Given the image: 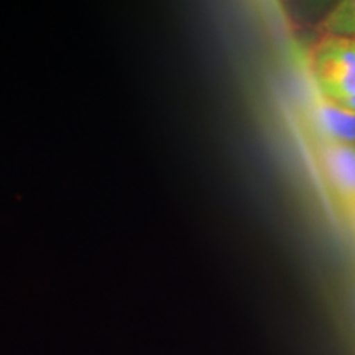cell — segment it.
<instances>
[{
  "instance_id": "cell-4",
  "label": "cell",
  "mask_w": 355,
  "mask_h": 355,
  "mask_svg": "<svg viewBox=\"0 0 355 355\" xmlns=\"http://www.w3.org/2000/svg\"><path fill=\"white\" fill-rule=\"evenodd\" d=\"M322 30L329 37L355 40V0L339 2L322 21Z\"/></svg>"
},
{
  "instance_id": "cell-7",
  "label": "cell",
  "mask_w": 355,
  "mask_h": 355,
  "mask_svg": "<svg viewBox=\"0 0 355 355\" xmlns=\"http://www.w3.org/2000/svg\"><path fill=\"white\" fill-rule=\"evenodd\" d=\"M354 217H355V216H354Z\"/></svg>"
},
{
  "instance_id": "cell-6",
  "label": "cell",
  "mask_w": 355,
  "mask_h": 355,
  "mask_svg": "<svg viewBox=\"0 0 355 355\" xmlns=\"http://www.w3.org/2000/svg\"><path fill=\"white\" fill-rule=\"evenodd\" d=\"M354 150H355V145H354Z\"/></svg>"
},
{
  "instance_id": "cell-3",
  "label": "cell",
  "mask_w": 355,
  "mask_h": 355,
  "mask_svg": "<svg viewBox=\"0 0 355 355\" xmlns=\"http://www.w3.org/2000/svg\"><path fill=\"white\" fill-rule=\"evenodd\" d=\"M313 125L322 141L355 145V112L321 97L314 102Z\"/></svg>"
},
{
  "instance_id": "cell-1",
  "label": "cell",
  "mask_w": 355,
  "mask_h": 355,
  "mask_svg": "<svg viewBox=\"0 0 355 355\" xmlns=\"http://www.w3.org/2000/svg\"><path fill=\"white\" fill-rule=\"evenodd\" d=\"M313 76L324 99L355 97V40L326 35L313 50Z\"/></svg>"
},
{
  "instance_id": "cell-5",
  "label": "cell",
  "mask_w": 355,
  "mask_h": 355,
  "mask_svg": "<svg viewBox=\"0 0 355 355\" xmlns=\"http://www.w3.org/2000/svg\"><path fill=\"white\" fill-rule=\"evenodd\" d=\"M336 104H337V102H336ZM339 105H343V107L355 112V97H352V99H349V101H345V102H340Z\"/></svg>"
},
{
  "instance_id": "cell-2",
  "label": "cell",
  "mask_w": 355,
  "mask_h": 355,
  "mask_svg": "<svg viewBox=\"0 0 355 355\" xmlns=\"http://www.w3.org/2000/svg\"><path fill=\"white\" fill-rule=\"evenodd\" d=\"M321 163L331 188L340 202L355 216V150L352 145L337 141H321Z\"/></svg>"
}]
</instances>
